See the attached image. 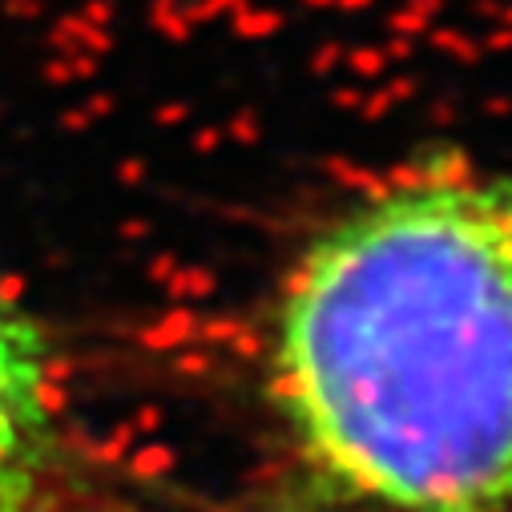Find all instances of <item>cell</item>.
<instances>
[{
    "label": "cell",
    "mask_w": 512,
    "mask_h": 512,
    "mask_svg": "<svg viewBox=\"0 0 512 512\" xmlns=\"http://www.w3.org/2000/svg\"><path fill=\"white\" fill-rule=\"evenodd\" d=\"M271 396L371 508H512V178L404 182L315 234L275 311Z\"/></svg>",
    "instance_id": "6da1fadb"
},
{
    "label": "cell",
    "mask_w": 512,
    "mask_h": 512,
    "mask_svg": "<svg viewBox=\"0 0 512 512\" xmlns=\"http://www.w3.org/2000/svg\"><path fill=\"white\" fill-rule=\"evenodd\" d=\"M57 460L61 408L45 335L0 291V512H53Z\"/></svg>",
    "instance_id": "7a4b0ae2"
},
{
    "label": "cell",
    "mask_w": 512,
    "mask_h": 512,
    "mask_svg": "<svg viewBox=\"0 0 512 512\" xmlns=\"http://www.w3.org/2000/svg\"><path fill=\"white\" fill-rule=\"evenodd\" d=\"M218 512H299V508H218Z\"/></svg>",
    "instance_id": "3957f363"
}]
</instances>
